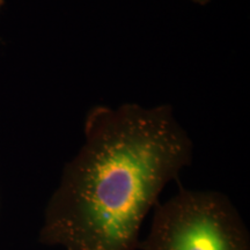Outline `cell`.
<instances>
[{
	"label": "cell",
	"mask_w": 250,
	"mask_h": 250,
	"mask_svg": "<svg viewBox=\"0 0 250 250\" xmlns=\"http://www.w3.org/2000/svg\"><path fill=\"white\" fill-rule=\"evenodd\" d=\"M192 154V140L170 105L92 108L41 239L65 250H139L146 215Z\"/></svg>",
	"instance_id": "obj_1"
},
{
	"label": "cell",
	"mask_w": 250,
	"mask_h": 250,
	"mask_svg": "<svg viewBox=\"0 0 250 250\" xmlns=\"http://www.w3.org/2000/svg\"><path fill=\"white\" fill-rule=\"evenodd\" d=\"M139 250H250V235L223 192L189 190L158 203Z\"/></svg>",
	"instance_id": "obj_2"
},
{
	"label": "cell",
	"mask_w": 250,
	"mask_h": 250,
	"mask_svg": "<svg viewBox=\"0 0 250 250\" xmlns=\"http://www.w3.org/2000/svg\"><path fill=\"white\" fill-rule=\"evenodd\" d=\"M197 2H201V4H205V2H208V0H195Z\"/></svg>",
	"instance_id": "obj_3"
},
{
	"label": "cell",
	"mask_w": 250,
	"mask_h": 250,
	"mask_svg": "<svg viewBox=\"0 0 250 250\" xmlns=\"http://www.w3.org/2000/svg\"><path fill=\"white\" fill-rule=\"evenodd\" d=\"M2 4H4V0H0V7H1Z\"/></svg>",
	"instance_id": "obj_4"
}]
</instances>
